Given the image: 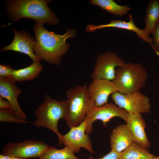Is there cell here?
Returning a JSON list of instances; mask_svg holds the SVG:
<instances>
[{
    "label": "cell",
    "mask_w": 159,
    "mask_h": 159,
    "mask_svg": "<svg viewBox=\"0 0 159 159\" xmlns=\"http://www.w3.org/2000/svg\"><path fill=\"white\" fill-rule=\"evenodd\" d=\"M153 159H159V155L157 156H154Z\"/></svg>",
    "instance_id": "cell-29"
},
{
    "label": "cell",
    "mask_w": 159,
    "mask_h": 159,
    "mask_svg": "<svg viewBox=\"0 0 159 159\" xmlns=\"http://www.w3.org/2000/svg\"><path fill=\"white\" fill-rule=\"evenodd\" d=\"M0 159H12V157L4 154H0Z\"/></svg>",
    "instance_id": "cell-27"
},
{
    "label": "cell",
    "mask_w": 159,
    "mask_h": 159,
    "mask_svg": "<svg viewBox=\"0 0 159 159\" xmlns=\"http://www.w3.org/2000/svg\"><path fill=\"white\" fill-rule=\"evenodd\" d=\"M46 143L35 140H29L20 143H10L2 149L3 154L23 159L39 158L49 147Z\"/></svg>",
    "instance_id": "cell-9"
},
{
    "label": "cell",
    "mask_w": 159,
    "mask_h": 159,
    "mask_svg": "<svg viewBox=\"0 0 159 159\" xmlns=\"http://www.w3.org/2000/svg\"><path fill=\"white\" fill-rule=\"evenodd\" d=\"M159 21V1L152 0L147 6L145 18V26L143 29L149 37Z\"/></svg>",
    "instance_id": "cell-18"
},
{
    "label": "cell",
    "mask_w": 159,
    "mask_h": 159,
    "mask_svg": "<svg viewBox=\"0 0 159 159\" xmlns=\"http://www.w3.org/2000/svg\"><path fill=\"white\" fill-rule=\"evenodd\" d=\"M74 153L67 147L58 149L54 147L49 146L39 158V159H81L75 156Z\"/></svg>",
    "instance_id": "cell-21"
},
{
    "label": "cell",
    "mask_w": 159,
    "mask_h": 159,
    "mask_svg": "<svg viewBox=\"0 0 159 159\" xmlns=\"http://www.w3.org/2000/svg\"><path fill=\"white\" fill-rule=\"evenodd\" d=\"M43 23L37 22L33 26L35 44L34 52L42 59L50 64L59 65L62 57L67 52L69 44L66 40L76 36L74 29L67 30L61 35L46 29Z\"/></svg>",
    "instance_id": "cell-1"
},
{
    "label": "cell",
    "mask_w": 159,
    "mask_h": 159,
    "mask_svg": "<svg viewBox=\"0 0 159 159\" xmlns=\"http://www.w3.org/2000/svg\"><path fill=\"white\" fill-rule=\"evenodd\" d=\"M106 28H115L133 31L143 42L148 43L152 47L153 38L147 35L144 29H140L135 25L131 15H130V21H128L114 19L107 24L98 25L89 24L87 26L85 31L87 32H92L97 29Z\"/></svg>",
    "instance_id": "cell-15"
},
{
    "label": "cell",
    "mask_w": 159,
    "mask_h": 159,
    "mask_svg": "<svg viewBox=\"0 0 159 159\" xmlns=\"http://www.w3.org/2000/svg\"><path fill=\"white\" fill-rule=\"evenodd\" d=\"M12 159H24L20 158L12 157Z\"/></svg>",
    "instance_id": "cell-28"
},
{
    "label": "cell",
    "mask_w": 159,
    "mask_h": 159,
    "mask_svg": "<svg viewBox=\"0 0 159 159\" xmlns=\"http://www.w3.org/2000/svg\"><path fill=\"white\" fill-rule=\"evenodd\" d=\"M90 2L110 13L120 16L127 14L131 9L129 6L120 5L113 0H91Z\"/></svg>",
    "instance_id": "cell-19"
},
{
    "label": "cell",
    "mask_w": 159,
    "mask_h": 159,
    "mask_svg": "<svg viewBox=\"0 0 159 159\" xmlns=\"http://www.w3.org/2000/svg\"><path fill=\"white\" fill-rule=\"evenodd\" d=\"M152 34L153 36L152 47L157 55L159 56V21Z\"/></svg>",
    "instance_id": "cell-23"
},
{
    "label": "cell",
    "mask_w": 159,
    "mask_h": 159,
    "mask_svg": "<svg viewBox=\"0 0 159 159\" xmlns=\"http://www.w3.org/2000/svg\"><path fill=\"white\" fill-rule=\"evenodd\" d=\"M149 150L134 142L121 152L122 159H153Z\"/></svg>",
    "instance_id": "cell-20"
},
{
    "label": "cell",
    "mask_w": 159,
    "mask_h": 159,
    "mask_svg": "<svg viewBox=\"0 0 159 159\" xmlns=\"http://www.w3.org/2000/svg\"><path fill=\"white\" fill-rule=\"evenodd\" d=\"M43 68V65L40 63L33 62L30 65L24 68L13 69L11 76L16 82L31 80L39 75Z\"/></svg>",
    "instance_id": "cell-17"
},
{
    "label": "cell",
    "mask_w": 159,
    "mask_h": 159,
    "mask_svg": "<svg viewBox=\"0 0 159 159\" xmlns=\"http://www.w3.org/2000/svg\"><path fill=\"white\" fill-rule=\"evenodd\" d=\"M88 94L95 102V107L103 105L107 103L109 96L117 90L111 81L103 79L93 80L87 87Z\"/></svg>",
    "instance_id": "cell-13"
},
{
    "label": "cell",
    "mask_w": 159,
    "mask_h": 159,
    "mask_svg": "<svg viewBox=\"0 0 159 159\" xmlns=\"http://www.w3.org/2000/svg\"><path fill=\"white\" fill-rule=\"evenodd\" d=\"M0 121L23 124L27 122L24 120L18 117L11 109H2L0 110Z\"/></svg>",
    "instance_id": "cell-22"
},
{
    "label": "cell",
    "mask_w": 159,
    "mask_h": 159,
    "mask_svg": "<svg viewBox=\"0 0 159 159\" xmlns=\"http://www.w3.org/2000/svg\"><path fill=\"white\" fill-rule=\"evenodd\" d=\"M68 110L67 100L58 101L52 98L47 94L43 102L35 111V120L33 123L38 127L47 128L57 135L59 145L63 144V135L59 132L58 123L60 119H65Z\"/></svg>",
    "instance_id": "cell-3"
},
{
    "label": "cell",
    "mask_w": 159,
    "mask_h": 159,
    "mask_svg": "<svg viewBox=\"0 0 159 159\" xmlns=\"http://www.w3.org/2000/svg\"><path fill=\"white\" fill-rule=\"evenodd\" d=\"M128 112L112 102L107 103L98 107L92 109L87 114L84 121L86 124L85 133L89 134L93 131L92 123L95 121L101 120L104 127L110 119L115 117H118L126 121Z\"/></svg>",
    "instance_id": "cell-8"
},
{
    "label": "cell",
    "mask_w": 159,
    "mask_h": 159,
    "mask_svg": "<svg viewBox=\"0 0 159 159\" xmlns=\"http://www.w3.org/2000/svg\"><path fill=\"white\" fill-rule=\"evenodd\" d=\"M125 122L134 142L143 148H149L150 143L145 131L146 124L141 114L128 113Z\"/></svg>",
    "instance_id": "cell-14"
},
{
    "label": "cell",
    "mask_w": 159,
    "mask_h": 159,
    "mask_svg": "<svg viewBox=\"0 0 159 159\" xmlns=\"http://www.w3.org/2000/svg\"><path fill=\"white\" fill-rule=\"evenodd\" d=\"M148 77L147 71L141 64L129 62L116 68L112 81L117 91L127 94L139 92L145 86Z\"/></svg>",
    "instance_id": "cell-5"
},
{
    "label": "cell",
    "mask_w": 159,
    "mask_h": 159,
    "mask_svg": "<svg viewBox=\"0 0 159 159\" xmlns=\"http://www.w3.org/2000/svg\"><path fill=\"white\" fill-rule=\"evenodd\" d=\"M12 31L14 34L12 42L8 46L3 47L2 50H11L24 53L28 55L34 62L40 63L42 59L34 52V39L24 30L18 32L13 29Z\"/></svg>",
    "instance_id": "cell-11"
},
{
    "label": "cell",
    "mask_w": 159,
    "mask_h": 159,
    "mask_svg": "<svg viewBox=\"0 0 159 159\" xmlns=\"http://www.w3.org/2000/svg\"><path fill=\"white\" fill-rule=\"evenodd\" d=\"M115 105L129 113H145L150 112L149 98L140 92L122 94L116 91L111 95Z\"/></svg>",
    "instance_id": "cell-6"
},
{
    "label": "cell",
    "mask_w": 159,
    "mask_h": 159,
    "mask_svg": "<svg viewBox=\"0 0 159 159\" xmlns=\"http://www.w3.org/2000/svg\"><path fill=\"white\" fill-rule=\"evenodd\" d=\"M49 0H10L6 1V9L9 17L13 21L22 18L51 25L58 24L55 13L48 7Z\"/></svg>",
    "instance_id": "cell-2"
},
{
    "label": "cell",
    "mask_w": 159,
    "mask_h": 159,
    "mask_svg": "<svg viewBox=\"0 0 159 159\" xmlns=\"http://www.w3.org/2000/svg\"><path fill=\"white\" fill-rule=\"evenodd\" d=\"M134 142L126 124L120 125L113 130L110 136L111 150L121 153Z\"/></svg>",
    "instance_id": "cell-16"
},
{
    "label": "cell",
    "mask_w": 159,
    "mask_h": 159,
    "mask_svg": "<svg viewBox=\"0 0 159 159\" xmlns=\"http://www.w3.org/2000/svg\"><path fill=\"white\" fill-rule=\"evenodd\" d=\"M88 159H95L92 156H90ZM98 159H122L121 153L111 150L107 154Z\"/></svg>",
    "instance_id": "cell-25"
},
{
    "label": "cell",
    "mask_w": 159,
    "mask_h": 159,
    "mask_svg": "<svg viewBox=\"0 0 159 159\" xmlns=\"http://www.w3.org/2000/svg\"><path fill=\"white\" fill-rule=\"evenodd\" d=\"M87 87L86 83L76 85L66 92L68 110L65 120L70 128L84 122L88 112L95 107L94 101L89 96Z\"/></svg>",
    "instance_id": "cell-4"
},
{
    "label": "cell",
    "mask_w": 159,
    "mask_h": 159,
    "mask_svg": "<svg viewBox=\"0 0 159 159\" xmlns=\"http://www.w3.org/2000/svg\"><path fill=\"white\" fill-rule=\"evenodd\" d=\"M86 123L85 121L78 125L71 127L70 130L63 135V144L74 153H77L82 148L92 154L95 153L89 135L85 133Z\"/></svg>",
    "instance_id": "cell-10"
},
{
    "label": "cell",
    "mask_w": 159,
    "mask_h": 159,
    "mask_svg": "<svg viewBox=\"0 0 159 159\" xmlns=\"http://www.w3.org/2000/svg\"></svg>",
    "instance_id": "cell-30"
},
{
    "label": "cell",
    "mask_w": 159,
    "mask_h": 159,
    "mask_svg": "<svg viewBox=\"0 0 159 159\" xmlns=\"http://www.w3.org/2000/svg\"><path fill=\"white\" fill-rule=\"evenodd\" d=\"M125 63L115 52H107L98 54L91 77L92 80L103 79L112 81L115 77L116 68Z\"/></svg>",
    "instance_id": "cell-7"
},
{
    "label": "cell",
    "mask_w": 159,
    "mask_h": 159,
    "mask_svg": "<svg viewBox=\"0 0 159 159\" xmlns=\"http://www.w3.org/2000/svg\"><path fill=\"white\" fill-rule=\"evenodd\" d=\"M12 76L0 77V96L7 100L12 106V110L19 118L25 120L26 116L19 104L18 97L21 90L16 84Z\"/></svg>",
    "instance_id": "cell-12"
},
{
    "label": "cell",
    "mask_w": 159,
    "mask_h": 159,
    "mask_svg": "<svg viewBox=\"0 0 159 159\" xmlns=\"http://www.w3.org/2000/svg\"><path fill=\"white\" fill-rule=\"evenodd\" d=\"M12 107L8 101L4 100V98L0 96V109L1 110L11 109Z\"/></svg>",
    "instance_id": "cell-26"
},
{
    "label": "cell",
    "mask_w": 159,
    "mask_h": 159,
    "mask_svg": "<svg viewBox=\"0 0 159 159\" xmlns=\"http://www.w3.org/2000/svg\"><path fill=\"white\" fill-rule=\"evenodd\" d=\"M13 69L10 66L0 65V77H6L12 75Z\"/></svg>",
    "instance_id": "cell-24"
}]
</instances>
